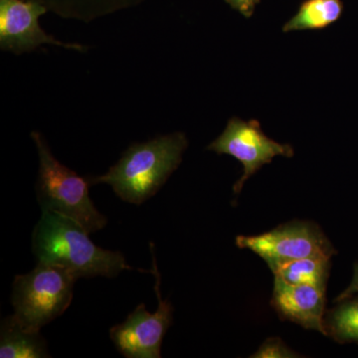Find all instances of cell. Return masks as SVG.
I'll return each mask as SVG.
<instances>
[{
    "mask_svg": "<svg viewBox=\"0 0 358 358\" xmlns=\"http://www.w3.org/2000/svg\"><path fill=\"white\" fill-rule=\"evenodd\" d=\"M88 231L69 217L42 211L32 234V251L37 263L65 268L80 278H115L133 270L121 252L96 246Z\"/></svg>",
    "mask_w": 358,
    "mask_h": 358,
    "instance_id": "6da1fadb",
    "label": "cell"
},
{
    "mask_svg": "<svg viewBox=\"0 0 358 358\" xmlns=\"http://www.w3.org/2000/svg\"><path fill=\"white\" fill-rule=\"evenodd\" d=\"M183 133H173L134 143L105 174L89 178L92 185L106 183L128 203L141 205L157 194L181 164L187 148Z\"/></svg>",
    "mask_w": 358,
    "mask_h": 358,
    "instance_id": "7a4b0ae2",
    "label": "cell"
},
{
    "mask_svg": "<svg viewBox=\"0 0 358 358\" xmlns=\"http://www.w3.org/2000/svg\"><path fill=\"white\" fill-rule=\"evenodd\" d=\"M31 138L38 152L39 171L35 190L42 211L56 212L73 219L90 234L102 230L108 219L96 208L90 197V179L82 178L56 159L38 131H32Z\"/></svg>",
    "mask_w": 358,
    "mask_h": 358,
    "instance_id": "3957f363",
    "label": "cell"
},
{
    "mask_svg": "<svg viewBox=\"0 0 358 358\" xmlns=\"http://www.w3.org/2000/svg\"><path fill=\"white\" fill-rule=\"evenodd\" d=\"M77 280L65 268L37 263L31 272L14 278V317L25 329L41 331L69 308Z\"/></svg>",
    "mask_w": 358,
    "mask_h": 358,
    "instance_id": "277c9868",
    "label": "cell"
},
{
    "mask_svg": "<svg viewBox=\"0 0 358 358\" xmlns=\"http://www.w3.org/2000/svg\"><path fill=\"white\" fill-rule=\"evenodd\" d=\"M236 244L261 257L273 273L300 259L315 256L333 258L336 254L319 226L308 221H292L255 236H238Z\"/></svg>",
    "mask_w": 358,
    "mask_h": 358,
    "instance_id": "5b68a950",
    "label": "cell"
},
{
    "mask_svg": "<svg viewBox=\"0 0 358 358\" xmlns=\"http://www.w3.org/2000/svg\"><path fill=\"white\" fill-rule=\"evenodd\" d=\"M152 255V270L155 278V292L159 307L157 312L150 313L143 303L129 313L124 322L113 327L110 339L117 352L128 358H159L162 341L167 329L173 324V307L169 300H164L160 294V274L157 270L155 245L150 243Z\"/></svg>",
    "mask_w": 358,
    "mask_h": 358,
    "instance_id": "8992f818",
    "label": "cell"
},
{
    "mask_svg": "<svg viewBox=\"0 0 358 358\" xmlns=\"http://www.w3.org/2000/svg\"><path fill=\"white\" fill-rule=\"evenodd\" d=\"M218 155H228L239 160L243 166V176L233 187L235 195L239 194L247 179L254 176L275 157H294V148L287 143H280L268 138L256 120L246 122L232 117L215 141L207 147Z\"/></svg>",
    "mask_w": 358,
    "mask_h": 358,
    "instance_id": "52a82bcc",
    "label": "cell"
},
{
    "mask_svg": "<svg viewBox=\"0 0 358 358\" xmlns=\"http://www.w3.org/2000/svg\"><path fill=\"white\" fill-rule=\"evenodd\" d=\"M48 9L34 0H0V48L14 54L32 52L41 45L64 47L68 50L85 52L87 47L59 41L42 29L39 18Z\"/></svg>",
    "mask_w": 358,
    "mask_h": 358,
    "instance_id": "ba28073f",
    "label": "cell"
},
{
    "mask_svg": "<svg viewBox=\"0 0 358 358\" xmlns=\"http://www.w3.org/2000/svg\"><path fill=\"white\" fill-rule=\"evenodd\" d=\"M271 303L282 320L326 336V287L289 284L275 277Z\"/></svg>",
    "mask_w": 358,
    "mask_h": 358,
    "instance_id": "9c48e42d",
    "label": "cell"
},
{
    "mask_svg": "<svg viewBox=\"0 0 358 358\" xmlns=\"http://www.w3.org/2000/svg\"><path fill=\"white\" fill-rule=\"evenodd\" d=\"M0 357L46 358L47 343L40 331H29L21 326L14 315L6 317L0 327Z\"/></svg>",
    "mask_w": 358,
    "mask_h": 358,
    "instance_id": "30bf717a",
    "label": "cell"
},
{
    "mask_svg": "<svg viewBox=\"0 0 358 358\" xmlns=\"http://www.w3.org/2000/svg\"><path fill=\"white\" fill-rule=\"evenodd\" d=\"M48 11L67 20L89 22L96 18L133 8L145 0H34Z\"/></svg>",
    "mask_w": 358,
    "mask_h": 358,
    "instance_id": "8fae6325",
    "label": "cell"
},
{
    "mask_svg": "<svg viewBox=\"0 0 358 358\" xmlns=\"http://www.w3.org/2000/svg\"><path fill=\"white\" fill-rule=\"evenodd\" d=\"M343 13L341 0H305L296 15L284 25L282 31L324 29L336 22Z\"/></svg>",
    "mask_w": 358,
    "mask_h": 358,
    "instance_id": "7c38bea8",
    "label": "cell"
},
{
    "mask_svg": "<svg viewBox=\"0 0 358 358\" xmlns=\"http://www.w3.org/2000/svg\"><path fill=\"white\" fill-rule=\"evenodd\" d=\"M331 267L329 257H308L287 264L273 274L289 284L327 287Z\"/></svg>",
    "mask_w": 358,
    "mask_h": 358,
    "instance_id": "4fadbf2b",
    "label": "cell"
},
{
    "mask_svg": "<svg viewBox=\"0 0 358 358\" xmlns=\"http://www.w3.org/2000/svg\"><path fill=\"white\" fill-rule=\"evenodd\" d=\"M338 303L324 315L326 336L339 343H358V296Z\"/></svg>",
    "mask_w": 358,
    "mask_h": 358,
    "instance_id": "5bb4252c",
    "label": "cell"
},
{
    "mask_svg": "<svg viewBox=\"0 0 358 358\" xmlns=\"http://www.w3.org/2000/svg\"><path fill=\"white\" fill-rule=\"evenodd\" d=\"M298 353L292 350L286 343L279 338L266 339L251 357L254 358H291L299 357Z\"/></svg>",
    "mask_w": 358,
    "mask_h": 358,
    "instance_id": "9a60e30c",
    "label": "cell"
},
{
    "mask_svg": "<svg viewBox=\"0 0 358 358\" xmlns=\"http://www.w3.org/2000/svg\"><path fill=\"white\" fill-rule=\"evenodd\" d=\"M261 0H225L234 10L238 11L246 18L251 17L255 11L256 6L260 3Z\"/></svg>",
    "mask_w": 358,
    "mask_h": 358,
    "instance_id": "2e32d148",
    "label": "cell"
},
{
    "mask_svg": "<svg viewBox=\"0 0 358 358\" xmlns=\"http://www.w3.org/2000/svg\"><path fill=\"white\" fill-rule=\"evenodd\" d=\"M355 294H358V263L355 265V272H353V277L350 286L339 294L334 301L338 303V301L345 300V299L355 296Z\"/></svg>",
    "mask_w": 358,
    "mask_h": 358,
    "instance_id": "e0dca14e",
    "label": "cell"
}]
</instances>
